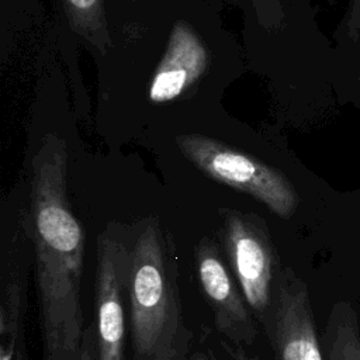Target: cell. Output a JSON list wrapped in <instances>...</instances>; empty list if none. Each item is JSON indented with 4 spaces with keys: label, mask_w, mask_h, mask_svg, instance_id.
Returning <instances> with one entry per match:
<instances>
[{
    "label": "cell",
    "mask_w": 360,
    "mask_h": 360,
    "mask_svg": "<svg viewBox=\"0 0 360 360\" xmlns=\"http://www.w3.org/2000/svg\"><path fill=\"white\" fill-rule=\"evenodd\" d=\"M323 360H360V323L349 301L333 304L322 338Z\"/></svg>",
    "instance_id": "10"
},
{
    "label": "cell",
    "mask_w": 360,
    "mask_h": 360,
    "mask_svg": "<svg viewBox=\"0 0 360 360\" xmlns=\"http://www.w3.org/2000/svg\"><path fill=\"white\" fill-rule=\"evenodd\" d=\"M22 248L6 249L0 259V360H31L27 318L34 252Z\"/></svg>",
    "instance_id": "8"
},
{
    "label": "cell",
    "mask_w": 360,
    "mask_h": 360,
    "mask_svg": "<svg viewBox=\"0 0 360 360\" xmlns=\"http://www.w3.org/2000/svg\"><path fill=\"white\" fill-rule=\"evenodd\" d=\"M176 143L181 155L211 179L252 195L281 218L295 212L298 195L277 169L204 135H179Z\"/></svg>",
    "instance_id": "3"
},
{
    "label": "cell",
    "mask_w": 360,
    "mask_h": 360,
    "mask_svg": "<svg viewBox=\"0 0 360 360\" xmlns=\"http://www.w3.org/2000/svg\"><path fill=\"white\" fill-rule=\"evenodd\" d=\"M132 238L107 228L97 236L94 333L98 360H125Z\"/></svg>",
    "instance_id": "5"
},
{
    "label": "cell",
    "mask_w": 360,
    "mask_h": 360,
    "mask_svg": "<svg viewBox=\"0 0 360 360\" xmlns=\"http://www.w3.org/2000/svg\"><path fill=\"white\" fill-rule=\"evenodd\" d=\"M128 315L132 360H188L177 256L155 219L132 238Z\"/></svg>",
    "instance_id": "2"
},
{
    "label": "cell",
    "mask_w": 360,
    "mask_h": 360,
    "mask_svg": "<svg viewBox=\"0 0 360 360\" xmlns=\"http://www.w3.org/2000/svg\"><path fill=\"white\" fill-rule=\"evenodd\" d=\"M72 30L105 53L111 46L104 0H62Z\"/></svg>",
    "instance_id": "11"
},
{
    "label": "cell",
    "mask_w": 360,
    "mask_h": 360,
    "mask_svg": "<svg viewBox=\"0 0 360 360\" xmlns=\"http://www.w3.org/2000/svg\"><path fill=\"white\" fill-rule=\"evenodd\" d=\"M207 65L208 53L200 37L187 22L176 21L150 80V101L165 103L180 97L204 75Z\"/></svg>",
    "instance_id": "9"
},
{
    "label": "cell",
    "mask_w": 360,
    "mask_h": 360,
    "mask_svg": "<svg viewBox=\"0 0 360 360\" xmlns=\"http://www.w3.org/2000/svg\"><path fill=\"white\" fill-rule=\"evenodd\" d=\"M76 360H98L94 328H89V326L86 328L83 342L80 346V352H79V356Z\"/></svg>",
    "instance_id": "12"
},
{
    "label": "cell",
    "mask_w": 360,
    "mask_h": 360,
    "mask_svg": "<svg viewBox=\"0 0 360 360\" xmlns=\"http://www.w3.org/2000/svg\"><path fill=\"white\" fill-rule=\"evenodd\" d=\"M260 326L274 360H323L308 287L290 267L281 269Z\"/></svg>",
    "instance_id": "6"
},
{
    "label": "cell",
    "mask_w": 360,
    "mask_h": 360,
    "mask_svg": "<svg viewBox=\"0 0 360 360\" xmlns=\"http://www.w3.org/2000/svg\"><path fill=\"white\" fill-rule=\"evenodd\" d=\"M194 264L215 329L236 346L252 345L257 336V321L215 240L207 236L198 240L194 249Z\"/></svg>",
    "instance_id": "7"
},
{
    "label": "cell",
    "mask_w": 360,
    "mask_h": 360,
    "mask_svg": "<svg viewBox=\"0 0 360 360\" xmlns=\"http://www.w3.org/2000/svg\"><path fill=\"white\" fill-rule=\"evenodd\" d=\"M235 360H257V359H255V357H250V356H246L243 352H239V353L236 354Z\"/></svg>",
    "instance_id": "14"
},
{
    "label": "cell",
    "mask_w": 360,
    "mask_h": 360,
    "mask_svg": "<svg viewBox=\"0 0 360 360\" xmlns=\"http://www.w3.org/2000/svg\"><path fill=\"white\" fill-rule=\"evenodd\" d=\"M219 242L226 263L260 325L271 305L281 267L264 222L252 214L226 210Z\"/></svg>",
    "instance_id": "4"
},
{
    "label": "cell",
    "mask_w": 360,
    "mask_h": 360,
    "mask_svg": "<svg viewBox=\"0 0 360 360\" xmlns=\"http://www.w3.org/2000/svg\"><path fill=\"white\" fill-rule=\"evenodd\" d=\"M188 360H219L215 354H211L210 352H201V350H191Z\"/></svg>",
    "instance_id": "13"
},
{
    "label": "cell",
    "mask_w": 360,
    "mask_h": 360,
    "mask_svg": "<svg viewBox=\"0 0 360 360\" xmlns=\"http://www.w3.org/2000/svg\"><path fill=\"white\" fill-rule=\"evenodd\" d=\"M68 146L49 134L32 162L30 212L41 360H76L83 342L84 231L68 198Z\"/></svg>",
    "instance_id": "1"
}]
</instances>
